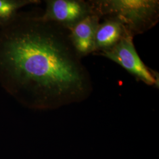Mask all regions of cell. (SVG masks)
<instances>
[{
  "mask_svg": "<svg viewBox=\"0 0 159 159\" xmlns=\"http://www.w3.org/2000/svg\"><path fill=\"white\" fill-rule=\"evenodd\" d=\"M70 30L41 16L20 14L0 28V84L24 106L54 110L88 98L91 76Z\"/></svg>",
  "mask_w": 159,
  "mask_h": 159,
  "instance_id": "6da1fadb",
  "label": "cell"
},
{
  "mask_svg": "<svg viewBox=\"0 0 159 159\" xmlns=\"http://www.w3.org/2000/svg\"><path fill=\"white\" fill-rule=\"evenodd\" d=\"M93 13L119 21L132 36L142 34L159 21L158 0H91Z\"/></svg>",
  "mask_w": 159,
  "mask_h": 159,
  "instance_id": "7a4b0ae2",
  "label": "cell"
},
{
  "mask_svg": "<svg viewBox=\"0 0 159 159\" xmlns=\"http://www.w3.org/2000/svg\"><path fill=\"white\" fill-rule=\"evenodd\" d=\"M133 36L126 34L110 50L94 53L117 63L137 79L146 85L159 87V77L156 72L148 68L139 56L133 43Z\"/></svg>",
  "mask_w": 159,
  "mask_h": 159,
  "instance_id": "3957f363",
  "label": "cell"
},
{
  "mask_svg": "<svg viewBox=\"0 0 159 159\" xmlns=\"http://www.w3.org/2000/svg\"><path fill=\"white\" fill-rule=\"evenodd\" d=\"M42 18L70 30L93 14L91 5L83 0H47Z\"/></svg>",
  "mask_w": 159,
  "mask_h": 159,
  "instance_id": "277c9868",
  "label": "cell"
},
{
  "mask_svg": "<svg viewBox=\"0 0 159 159\" xmlns=\"http://www.w3.org/2000/svg\"><path fill=\"white\" fill-rule=\"evenodd\" d=\"M100 20V17L93 14L70 30L71 43L80 58L95 52V37Z\"/></svg>",
  "mask_w": 159,
  "mask_h": 159,
  "instance_id": "5b68a950",
  "label": "cell"
},
{
  "mask_svg": "<svg viewBox=\"0 0 159 159\" xmlns=\"http://www.w3.org/2000/svg\"><path fill=\"white\" fill-rule=\"evenodd\" d=\"M126 33H128L119 21L111 18H104L97 29L94 54L110 50Z\"/></svg>",
  "mask_w": 159,
  "mask_h": 159,
  "instance_id": "8992f818",
  "label": "cell"
},
{
  "mask_svg": "<svg viewBox=\"0 0 159 159\" xmlns=\"http://www.w3.org/2000/svg\"><path fill=\"white\" fill-rule=\"evenodd\" d=\"M39 0H0V28L6 27L20 14L19 11L26 6L38 4Z\"/></svg>",
  "mask_w": 159,
  "mask_h": 159,
  "instance_id": "52a82bcc",
  "label": "cell"
}]
</instances>
